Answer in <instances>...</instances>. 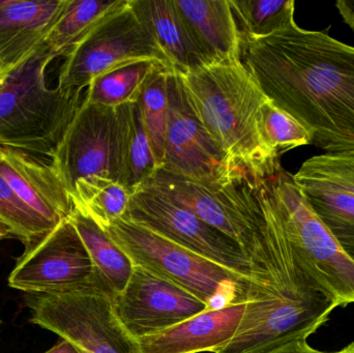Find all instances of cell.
<instances>
[{"label": "cell", "mask_w": 354, "mask_h": 353, "mask_svg": "<svg viewBox=\"0 0 354 353\" xmlns=\"http://www.w3.org/2000/svg\"><path fill=\"white\" fill-rule=\"evenodd\" d=\"M241 39V61L311 144L354 155V47L295 22L270 37Z\"/></svg>", "instance_id": "1"}, {"label": "cell", "mask_w": 354, "mask_h": 353, "mask_svg": "<svg viewBox=\"0 0 354 353\" xmlns=\"http://www.w3.org/2000/svg\"><path fill=\"white\" fill-rule=\"evenodd\" d=\"M192 111L223 153L253 178L281 166L260 135L264 95L241 59L221 60L178 72Z\"/></svg>", "instance_id": "2"}, {"label": "cell", "mask_w": 354, "mask_h": 353, "mask_svg": "<svg viewBox=\"0 0 354 353\" xmlns=\"http://www.w3.org/2000/svg\"><path fill=\"white\" fill-rule=\"evenodd\" d=\"M56 56L45 43L0 78V145L49 158L82 105V90L49 88L46 70Z\"/></svg>", "instance_id": "3"}, {"label": "cell", "mask_w": 354, "mask_h": 353, "mask_svg": "<svg viewBox=\"0 0 354 353\" xmlns=\"http://www.w3.org/2000/svg\"><path fill=\"white\" fill-rule=\"evenodd\" d=\"M104 229L134 265L180 286L209 310L259 298H284L124 218Z\"/></svg>", "instance_id": "4"}, {"label": "cell", "mask_w": 354, "mask_h": 353, "mask_svg": "<svg viewBox=\"0 0 354 353\" xmlns=\"http://www.w3.org/2000/svg\"><path fill=\"white\" fill-rule=\"evenodd\" d=\"M33 325L71 342L80 353H141L118 319L111 296L97 287L59 294H24Z\"/></svg>", "instance_id": "5"}, {"label": "cell", "mask_w": 354, "mask_h": 353, "mask_svg": "<svg viewBox=\"0 0 354 353\" xmlns=\"http://www.w3.org/2000/svg\"><path fill=\"white\" fill-rule=\"evenodd\" d=\"M289 240L312 277L338 307L354 304V260L316 216L282 165L268 176Z\"/></svg>", "instance_id": "6"}, {"label": "cell", "mask_w": 354, "mask_h": 353, "mask_svg": "<svg viewBox=\"0 0 354 353\" xmlns=\"http://www.w3.org/2000/svg\"><path fill=\"white\" fill-rule=\"evenodd\" d=\"M147 60L176 70L128 0L97 23L68 52L60 68L57 86L83 90L100 75Z\"/></svg>", "instance_id": "7"}, {"label": "cell", "mask_w": 354, "mask_h": 353, "mask_svg": "<svg viewBox=\"0 0 354 353\" xmlns=\"http://www.w3.org/2000/svg\"><path fill=\"white\" fill-rule=\"evenodd\" d=\"M122 218L259 284L239 242L158 191L140 187L131 197Z\"/></svg>", "instance_id": "8"}, {"label": "cell", "mask_w": 354, "mask_h": 353, "mask_svg": "<svg viewBox=\"0 0 354 353\" xmlns=\"http://www.w3.org/2000/svg\"><path fill=\"white\" fill-rule=\"evenodd\" d=\"M169 122L162 169L206 186H227L250 180L212 140L192 111L176 70H170Z\"/></svg>", "instance_id": "9"}, {"label": "cell", "mask_w": 354, "mask_h": 353, "mask_svg": "<svg viewBox=\"0 0 354 353\" xmlns=\"http://www.w3.org/2000/svg\"><path fill=\"white\" fill-rule=\"evenodd\" d=\"M8 284L24 294H59L95 287L91 255L68 218L25 249L8 276Z\"/></svg>", "instance_id": "10"}, {"label": "cell", "mask_w": 354, "mask_h": 353, "mask_svg": "<svg viewBox=\"0 0 354 353\" xmlns=\"http://www.w3.org/2000/svg\"><path fill=\"white\" fill-rule=\"evenodd\" d=\"M66 190L74 193L80 180L109 178L120 182V118L118 108L83 99L51 159Z\"/></svg>", "instance_id": "11"}, {"label": "cell", "mask_w": 354, "mask_h": 353, "mask_svg": "<svg viewBox=\"0 0 354 353\" xmlns=\"http://www.w3.org/2000/svg\"><path fill=\"white\" fill-rule=\"evenodd\" d=\"M338 305L288 298L250 300L232 339L216 353H266L307 340L328 321Z\"/></svg>", "instance_id": "12"}, {"label": "cell", "mask_w": 354, "mask_h": 353, "mask_svg": "<svg viewBox=\"0 0 354 353\" xmlns=\"http://www.w3.org/2000/svg\"><path fill=\"white\" fill-rule=\"evenodd\" d=\"M112 302L120 323L137 340L209 310L180 286L137 265L124 292Z\"/></svg>", "instance_id": "13"}, {"label": "cell", "mask_w": 354, "mask_h": 353, "mask_svg": "<svg viewBox=\"0 0 354 353\" xmlns=\"http://www.w3.org/2000/svg\"><path fill=\"white\" fill-rule=\"evenodd\" d=\"M293 180L314 213L348 254L354 253V155H314Z\"/></svg>", "instance_id": "14"}, {"label": "cell", "mask_w": 354, "mask_h": 353, "mask_svg": "<svg viewBox=\"0 0 354 353\" xmlns=\"http://www.w3.org/2000/svg\"><path fill=\"white\" fill-rule=\"evenodd\" d=\"M0 174L25 203L53 225L72 213L70 193L51 160L0 145Z\"/></svg>", "instance_id": "15"}, {"label": "cell", "mask_w": 354, "mask_h": 353, "mask_svg": "<svg viewBox=\"0 0 354 353\" xmlns=\"http://www.w3.org/2000/svg\"><path fill=\"white\" fill-rule=\"evenodd\" d=\"M68 0H0V78L45 41Z\"/></svg>", "instance_id": "16"}, {"label": "cell", "mask_w": 354, "mask_h": 353, "mask_svg": "<svg viewBox=\"0 0 354 353\" xmlns=\"http://www.w3.org/2000/svg\"><path fill=\"white\" fill-rule=\"evenodd\" d=\"M247 303L204 311L187 321L138 339L141 353H216L236 333Z\"/></svg>", "instance_id": "17"}, {"label": "cell", "mask_w": 354, "mask_h": 353, "mask_svg": "<svg viewBox=\"0 0 354 353\" xmlns=\"http://www.w3.org/2000/svg\"><path fill=\"white\" fill-rule=\"evenodd\" d=\"M130 3L176 70L189 72L212 61L176 0H130Z\"/></svg>", "instance_id": "18"}, {"label": "cell", "mask_w": 354, "mask_h": 353, "mask_svg": "<svg viewBox=\"0 0 354 353\" xmlns=\"http://www.w3.org/2000/svg\"><path fill=\"white\" fill-rule=\"evenodd\" d=\"M212 61L241 59V32L230 0H176Z\"/></svg>", "instance_id": "19"}, {"label": "cell", "mask_w": 354, "mask_h": 353, "mask_svg": "<svg viewBox=\"0 0 354 353\" xmlns=\"http://www.w3.org/2000/svg\"><path fill=\"white\" fill-rule=\"evenodd\" d=\"M68 219L82 238L95 271V287L111 298L124 292L132 276L134 263L93 218L73 205Z\"/></svg>", "instance_id": "20"}, {"label": "cell", "mask_w": 354, "mask_h": 353, "mask_svg": "<svg viewBox=\"0 0 354 353\" xmlns=\"http://www.w3.org/2000/svg\"><path fill=\"white\" fill-rule=\"evenodd\" d=\"M120 182L136 192L160 169L138 102L120 106Z\"/></svg>", "instance_id": "21"}, {"label": "cell", "mask_w": 354, "mask_h": 353, "mask_svg": "<svg viewBox=\"0 0 354 353\" xmlns=\"http://www.w3.org/2000/svg\"><path fill=\"white\" fill-rule=\"evenodd\" d=\"M128 0H68L62 16L44 43L56 57L68 55L72 48L110 12Z\"/></svg>", "instance_id": "22"}, {"label": "cell", "mask_w": 354, "mask_h": 353, "mask_svg": "<svg viewBox=\"0 0 354 353\" xmlns=\"http://www.w3.org/2000/svg\"><path fill=\"white\" fill-rule=\"evenodd\" d=\"M160 66L163 64L147 60L133 62L100 75L87 87L84 101L112 108L135 103L145 81Z\"/></svg>", "instance_id": "23"}, {"label": "cell", "mask_w": 354, "mask_h": 353, "mask_svg": "<svg viewBox=\"0 0 354 353\" xmlns=\"http://www.w3.org/2000/svg\"><path fill=\"white\" fill-rule=\"evenodd\" d=\"M133 194L116 180L95 176L79 180L70 197L74 207L104 228L126 215Z\"/></svg>", "instance_id": "24"}, {"label": "cell", "mask_w": 354, "mask_h": 353, "mask_svg": "<svg viewBox=\"0 0 354 353\" xmlns=\"http://www.w3.org/2000/svg\"><path fill=\"white\" fill-rule=\"evenodd\" d=\"M171 68L160 66L147 78L141 88L138 102L147 136L160 168L165 160L166 137L169 122L168 80Z\"/></svg>", "instance_id": "25"}, {"label": "cell", "mask_w": 354, "mask_h": 353, "mask_svg": "<svg viewBox=\"0 0 354 353\" xmlns=\"http://www.w3.org/2000/svg\"><path fill=\"white\" fill-rule=\"evenodd\" d=\"M241 37L261 39L295 21L293 0H230Z\"/></svg>", "instance_id": "26"}, {"label": "cell", "mask_w": 354, "mask_h": 353, "mask_svg": "<svg viewBox=\"0 0 354 353\" xmlns=\"http://www.w3.org/2000/svg\"><path fill=\"white\" fill-rule=\"evenodd\" d=\"M0 227L28 249L56 226L25 203L0 174Z\"/></svg>", "instance_id": "27"}, {"label": "cell", "mask_w": 354, "mask_h": 353, "mask_svg": "<svg viewBox=\"0 0 354 353\" xmlns=\"http://www.w3.org/2000/svg\"><path fill=\"white\" fill-rule=\"evenodd\" d=\"M262 142L274 159L303 145L311 144L307 131L270 99L262 105L260 115Z\"/></svg>", "instance_id": "28"}, {"label": "cell", "mask_w": 354, "mask_h": 353, "mask_svg": "<svg viewBox=\"0 0 354 353\" xmlns=\"http://www.w3.org/2000/svg\"><path fill=\"white\" fill-rule=\"evenodd\" d=\"M266 353H328L312 347L307 340H297Z\"/></svg>", "instance_id": "29"}, {"label": "cell", "mask_w": 354, "mask_h": 353, "mask_svg": "<svg viewBox=\"0 0 354 353\" xmlns=\"http://www.w3.org/2000/svg\"><path fill=\"white\" fill-rule=\"evenodd\" d=\"M336 6L344 22L354 30V0H339Z\"/></svg>", "instance_id": "30"}, {"label": "cell", "mask_w": 354, "mask_h": 353, "mask_svg": "<svg viewBox=\"0 0 354 353\" xmlns=\"http://www.w3.org/2000/svg\"><path fill=\"white\" fill-rule=\"evenodd\" d=\"M45 353H80L71 342L60 338L59 341Z\"/></svg>", "instance_id": "31"}, {"label": "cell", "mask_w": 354, "mask_h": 353, "mask_svg": "<svg viewBox=\"0 0 354 353\" xmlns=\"http://www.w3.org/2000/svg\"><path fill=\"white\" fill-rule=\"evenodd\" d=\"M328 353H354V342H351V344L343 348V350H339L336 352H328Z\"/></svg>", "instance_id": "32"}, {"label": "cell", "mask_w": 354, "mask_h": 353, "mask_svg": "<svg viewBox=\"0 0 354 353\" xmlns=\"http://www.w3.org/2000/svg\"><path fill=\"white\" fill-rule=\"evenodd\" d=\"M8 238V233H6V231H4L3 229H2L1 227H0V240H2V238Z\"/></svg>", "instance_id": "33"}, {"label": "cell", "mask_w": 354, "mask_h": 353, "mask_svg": "<svg viewBox=\"0 0 354 353\" xmlns=\"http://www.w3.org/2000/svg\"><path fill=\"white\" fill-rule=\"evenodd\" d=\"M349 255H351V258H353V260H354V253H353V254H349Z\"/></svg>", "instance_id": "34"}, {"label": "cell", "mask_w": 354, "mask_h": 353, "mask_svg": "<svg viewBox=\"0 0 354 353\" xmlns=\"http://www.w3.org/2000/svg\"><path fill=\"white\" fill-rule=\"evenodd\" d=\"M1 325H2V321H1V319H0V327H1Z\"/></svg>", "instance_id": "35"}]
</instances>
